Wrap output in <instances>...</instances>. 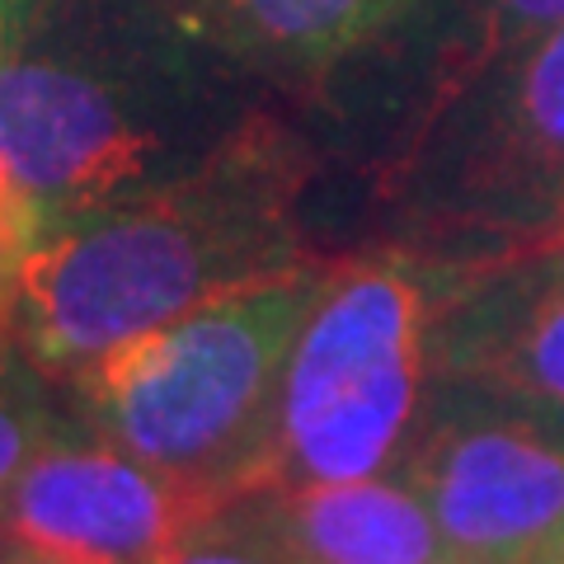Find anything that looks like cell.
<instances>
[{
    "instance_id": "5bb4252c",
    "label": "cell",
    "mask_w": 564,
    "mask_h": 564,
    "mask_svg": "<svg viewBox=\"0 0 564 564\" xmlns=\"http://www.w3.org/2000/svg\"><path fill=\"white\" fill-rule=\"evenodd\" d=\"M20 14H24V0H0V66L10 62V43H14V29H20Z\"/></svg>"
},
{
    "instance_id": "ba28073f",
    "label": "cell",
    "mask_w": 564,
    "mask_h": 564,
    "mask_svg": "<svg viewBox=\"0 0 564 564\" xmlns=\"http://www.w3.org/2000/svg\"><path fill=\"white\" fill-rule=\"evenodd\" d=\"M433 362L452 386L564 414V254L494 278L437 315Z\"/></svg>"
},
{
    "instance_id": "7a4b0ae2",
    "label": "cell",
    "mask_w": 564,
    "mask_h": 564,
    "mask_svg": "<svg viewBox=\"0 0 564 564\" xmlns=\"http://www.w3.org/2000/svg\"><path fill=\"white\" fill-rule=\"evenodd\" d=\"M321 282V269L288 263L109 348L76 377L109 443L240 494Z\"/></svg>"
},
{
    "instance_id": "8fae6325",
    "label": "cell",
    "mask_w": 564,
    "mask_h": 564,
    "mask_svg": "<svg viewBox=\"0 0 564 564\" xmlns=\"http://www.w3.org/2000/svg\"><path fill=\"white\" fill-rule=\"evenodd\" d=\"M161 564H296V560L221 513V518H212L203 532H193L180 551H170Z\"/></svg>"
},
{
    "instance_id": "30bf717a",
    "label": "cell",
    "mask_w": 564,
    "mask_h": 564,
    "mask_svg": "<svg viewBox=\"0 0 564 564\" xmlns=\"http://www.w3.org/2000/svg\"><path fill=\"white\" fill-rule=\"evenodd\" d=\"M410 0H212L226 33L282 62H329L377 33Z\"/></svg>"
},
{
    "instance_id": "2e32d148",
    "label": "cell",
    "mask_w": 564,
    "mask_h": 564,
    "mask_svg": "<svg viewBox=\"0 0 564 564\" xmlns=\"http://www.w3.org/2000/svg\"><path fill=\"white\" fill-rule=\"evenodd\" d=\"M433 564H489V560H470V555H443V560H433Z\"/></svg>"
},
{
    "instance_id": "9c48e42d",
    "label": "cell",
    "mask_w": 564,
    "mask_h": 564,
    "mask_svg": "<svg viewBox=\"0 0 564 564\" xmlns=\"http://www.w3.org/2000/svg\"><path fill=\"white\" fill-rule=\"evenodd\" d=\"M462 180L480 212H564V24L508 57Z\"/></svg>"
},
{
    "instance_id": "ac0fdd59",
    "label": "cell",
    "mask_w": 564,
    "mask_h": 564,
    "mask_svg": "<svg viewBox=\"0 0 564 564\" xmlns=\"http://www.w3.org/2000/svg\"><path fill=\"white\" fill-rule=\"evenodd\" d=\"M560 240H564V221H560Z\"/></svg>"
},
{
    "instance_id": "8992f818",
    "label": "cell",
    "mask_w": 564,
    "mask_h": 564,
    "mask_svg": "<svg viewBox=\"0 0 564 564\" xmlns=\"http://www.w3.org/2000/svg\"><path fill=\"white\" fill-rule=\"evenodd\" d=\"M161 137L122 85L62 57L0 66V161L47 212H90L147 184Z\"/></svg>"
},
{
    "instance_id": "3957f363",
    "label": "cell",
    "mask_w": 564,
    "mask_h": 564,
    "mask_svg": "<svg viewBox=\"0 0 564 564\" xmlns=\"http://www.w3.org/2000/svg\"><path fill=\"white\" fill-rule=\"evenodd\" d=\"M437 315L433 282L410 259H358L325 273L245 489L362 480L395 466L433 367Z\"/></svg>"
},
{
    "instance_id": "9a60e30c",
    "label": "cell",
    "mask_w": 564,
    "mask_h": 564,
    "mask_svg": "<svg viewBox=\"0 0 564 564\" xmlns=\"http://www.w3.org/2000/svg\"><path fill=\"white\" fill-rule=\"evenodd\" d=\"M541 564H564V536H560V541H555V545H551V555H545V560H541Z\"/></svg>"
},
{
    "instance_id": "e0dca14e",
    "label": "cell",
    "mask_w": 564,
    "mask_h": 564,
    "mask_svg": "<svg viewBox=\"0 0 564 564\" xmlns=\"http://www.w3.org/2000/svg\"><path fill=\"white\" fill-rule=\"evenodd\" d=\"M20 564H70V560H47V555H24Z\"/></svg>"
},
{
    "instance_id": "4fadbf2b",
    "label": "cell",
    "mask_w": 564,
    "mask_h": 564,
    "mask_svg": "<svg viewBox=\"0 0 564 564\" xmlns=\"http://www.w3.org/2000/svg\"><path fill=\"white\" fill-rule=\"evenodd\" d=\"M33 452H39V419H33L24 400L0 391V503H6L10 485L20 480Z\"/></svg>"
},
{
    "instance_id": "5b68a950",
    "label": "cell",
    "mask_w": 564,
    "mask_h": 564,
    "mask_svg": "<svg viewBox=\"0 0 564 564\" xmlns=\"http://www.w3.org/2000/svg\"><path fill=\"white\" fill-rule=\"evenodd\" d=\"M231 499V485L151 466L113 443L39 447L0 503V527L24 555L161 564Z\"/></svg>"
},
{
    "instance_id": "6da1fadb",
    "label": "cell",
    "mask_w": 564,
    "mask_h": 564,
    "mask_svg": "<svg viewBox=\"0 0 564 564\" xmlns=\"http://www.w3.org/2000/svg\"><path fill=\"white\" fill-rule=\"evenodd\" d=\"M296 174L269 137L137 203L76 212L14 263L6 306L29 358L80 377L109 348L236 282L302 263L288 245Z\"/></svg>"
},
{
    "instance_id": "277c9868",
    "label": "cell",
    "mask_w": 564,
    "mask_h": 564,
    "mask_svg": "<svg viewBox=\"0 0 564 564\" xmlns=\"http://www.w3.org/2000/svg\"><path fill=\"white\" fill-rule=\"evenodd\" d=\"M404 480L452 555L541 564L564 536V414L456 386L404 452Z\"/></svg>"
},
{
    "instance_id": "7c38bea8",
    "label": "cell",
    "mask_w": 564,
    "mask_h": 564,
    "mask_svg": "<svg viewBox=\"0 0 564 564\" xmlns=\"http://www.w3.org/2000/svg\"><path fill=\"white\" fill-rule=\"evenodd\" d=\"M43 221L47 217H43V207L33 203V193L14 180L6 161H0V302H6L14 263H20L29 245L43 236Z\"/></svg>"
},
{
    "instance_id": "52a82bcc",
    "label": "cell",
    "mask_w": 564,
    "mask_h": 564,
    "mask_svg": "<svg viewBox=\"0 0 564 564\" xmlns=\"http://www.w3.org/2000/svg\"><path fill=\"white\" fill-rule=\"evenodd\" d=\"M221 513L296 564H433L452 555L419 489L381 475L245 489Z\"/></svg>"
}]
</instances>
